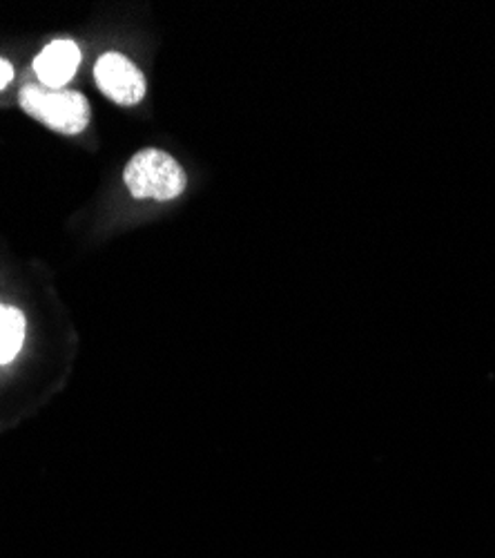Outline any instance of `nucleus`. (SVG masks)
<instances>
[{
  "label": "nucleus",
  "mask_w": 495,
  "mask_h": 558,
  "mask_svg": "<svg viewBox=\"0 0 495 558\" xmlns=\"http://www.w3.org/2000/svg\"><path fill=\"white\" fill-rule=\"evenodd\" d=\"M81 65V50L72 40H54L45 45L40 54L34 59V72L40 78V85L63 89L70 83Z\"/></svg>",
  "instance_id": "obj_4"
},
{
  "label": "nucleus",
  "mask_w": 495,
  "mask_h": 558,
  "mask_svg": "<svg viewBox=\"0 0 495 558\" xmlns=\"http://www.w3.org/2000/svg\"><path fill=\"white\" fill-rule=\"evenodd\" d=\"M12 78H14L12 63L5 61V59H0V92H3L12 83Z\"/></svg>",
  "instance_id": "obj_6"
},
{
  "label": "nucleus",
  "mask_w": 495,
  "mask_h": 558,
  "mask_svg": "<svg viewBox=\"0 0 495 558\" xmlns=\"http://www.w3.org/2000/svg\"><path fill=\"white\" fill-rule=\"evenodd\" d=\"M123 179L132 197L157 202L176 199L188 185V177L178 161L157 148H146L134 155Z\"/></svg>",
  "instance_id": "obj_2"
},
{
  "label": "nucleus",
  "mask_w": 495,
  "mask_h": 558,
  "mask_svg": "<svg viewBox=\"0 0 495 558\" xmlns=\"http://www.w3.org/2000/svg\"><path fill=\"white\" fill-rule=\"evenodd\" d=\"M21 108L50 130L74 136L89 125V101L74 89H52L29 83L21 89Z\"/></svg>",
  "instance_id": "obj_1"
},
{
  "label": "nucleus",
  "mask_w": 495,
  "mask_h": 558,
  "mask_svg": "<svg viewBox=\"0 0 495 558\" xmlns=\"http://www.w3.org/2000/svg\"><path fill=\"white\" fill-rule=\"evenodd\" d=\"M25 340V317L14 306H0V364H10Z\"/></svg>",
  "instance_id": "obj_5"
},
{
  "label": "nucleus",
  "mask_w": 495,
  "mask_h": 558,
  "mask_svg": "<svg viewBox=\"0 0 495 558\" xmlns=\"http://www.w3.org/2000/svg\"><path fill=\"white\" fill-rule=\"evenodd\" d=\"M95 81L103 95L119 106H137L146 97L144 72L119 52H108L97 61Z\"/></svg>",
  "instance_id": "obj_3"
}]
</instances>
